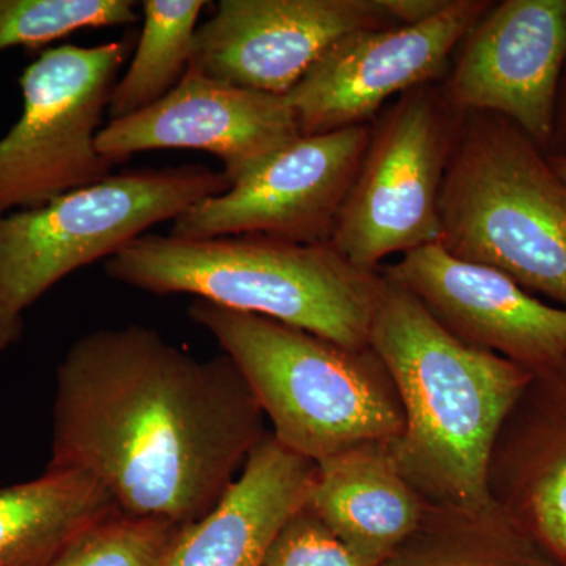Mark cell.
Listing matches in <instances>:
<instances>
[{
	"label": "cell",
	"mask_w": 566,
	"mask_h": 566,
	"mask_svg": "<svg viewBox=\"0 0 566 566\" xmlns=\"http://www.w3.org/2000/svg\"><path fill=\"white\" fill-rule=\"evenodd\" d=\"M385 566H558L493 501L480 509L428 504Z\"/></svg>",
	"instance_id": "19"
},
{
	"label": "cell",
	"mask_w": 566,
	"mask_h": 566,
	"mask_svg": "<svg viewBox=\"0 0 566 566\" xmlns=\"http://www.w3.org/2000/svg\"><path fill=\"white\" fill-rule=\"evenodd\" d=\"M203 0H145L144 28L125 76L115 84L111 120L147 109L177 87L191 66Z\"/></svg>",
	"instance_id": "20"
},
{
	"label": "cell",
	"mask_w": 566,
	"mask_h": 566,
	"mask_svg": "<svg viewBox=\"0 0 566 566\" xmlns=\"http://www.w3.org/2000/svg\"><path fill=\"white\" fill-rule=\"evenodd\" d=\"M118 513L96 480L73 469L0 488V566H50L96 524Z\"/></svg>",
	"instance_id": "18"
},
{
	"label": "cell",
	"mask_w": 566,
	"mask_h": 566,
	"mask_svg": "<svg viewBox=\"0 0 566 566\" xmlns=\"http://www.w3.org/2000/svg\"><path fill=\"white\" fill-rule=\"evenodd\" d=\"M490 9L488 0H450L422 24L364 29L338 41L285 96L301 136L368 125L387 99L430 84Z\"/></svg>",
	"instance_id": "10"
},
{
	"label": "cell",
	"mask_w": 566,
	"mask_h": 566,
	"mask_svg": "<svg viewBox=\"0 0 566 566\" xmlns=\"http://www.w3.org/2000/svg\"><path fill=\"white\" fill-rule=\"evenodd\" d=\"M547 159H549L551 166L556 170L558 177L566 182V156L547 153Z\"/></svg>",
	"instance_id": "26"
},
{
	"label": "cell",
	"mask_w": 566,
	"mask_h": 566,
	"mask_svg": "<svg viewBox=\"0 0 566 566\" xmlns=\"http://www.w3.org/2000/svg\"><path fill=\"white\" fill-rule=\"evenodd\" d=\"M315 476L316 463L270 431L218 504L181 528L167 566H262L286 521L307 504Z\"/></svg>",
	"instance_id": "16"
},
{
	"label": "cell",
	"mask_w": 566,
	"mask_h": 566,
	"mask_svg": "<svg viewBox=\"0 0 566 566\" xmlns=\"http://www.w3.org/2000/svg\"><path fill=\"white\" fill-rule=\"evenodd\" d=\"M439 244L566 308V182L497 115L465 114L447 164Z\"/></svg>",
	"instance_id": "5"
},
{
	"label": "cell",
	"mask_w": 566,
	"mask_h": 566,
	"mask_svg": "<svg viewBox=\"0 0 566 566\" xmlns=\"http://www.w3.org/2000/svg\"><path fill=\"white\" fill-rule=\"evenodd\" d=\"M308 510L356 556L385 566L427 502L398 472L387 444L353 447L316 463Z\"/></svg>",
	"instance_id": "17"
},
{
	"label": "cell",
	"mask_w": 566,
	"mask_h": 566,
	"mask_svg": "<svg viewBox=\"0 0 566 566\" xmlns=\"http://www.w3.org/2000/svg\"><path fill=\"white\" fill-rule=\"evenodd\" d=\"M379 273L415 294L458 340L532 374L566 359V308L539 301L512 277L424 245Z\"/></svg>",
	"instance_id": "14"
},
{
	"label": "cell",
	"mask_w": 566,
	"mask_h": 566,
	"mask_svg": "<svg viewBox=\"0 0 566 566\" xmlns=\"http://www.w3.org/2000/svg\"><path fill=\"white\" fill-rule=\"evenodd\" d=\"M134 0H0V52L136 22Z\"/></svg>",
	"instance_id": "21"
},
{
	"label": "cell",
	"mask_w": 566,
	"mask_h": 566,
	"mask_svg": "<svg viewBox=\"0 0 566 566\" xmlns=\"http://www.w3.org/2000/svg\"><path fill=\"white\" fill-rule=\"evenodd\" d=\"M262 566L375 565L356 556L304 505L275 536Z\"/></svg>",
	"instance_id": "23"
},
{
	"label": "cell",
	"mask_w": 566,
	"mask_h": 566,
	"mask_svg": "<svg viewBox=\"0 0 566 566\" xmlns=\"http://www.w3.org/2000/svg\"><path fill=\"white\" fill-rule=\"evenodd\" d=\"M394 25L381 0H221L197 28L191 66L211 80L286 96L345 36Z\"/></svg>",
	"instance_id": "12"
},
{
	"label": "cell",
	"mask_w": 566,
	"mask_h": 566,
	"mask_svg": "<svg viewBox=\"0 0 566 566\" xmlns=\"http://www.w3.org/2000/svg\"><path fill=\"white\" fill-rule=\"evenodd\" d=\"M566 65V0H505L465 36L442 98L505 118L549 150Z\"/></svg>",
	"instance_id": "11"
},
{
	"label": "cell",
	"mask_w": 566,
	"mask_h": 566,
	"mask_svg": "<svg viewBox=\"0 0 566 566\" xmlns=\"http://www.w3.org/2000/svg\"><path fill=\"white\" fill-rule=\"evenodd\" d=\"M381 277L370 348L405 415L390 457L428 504L485 506L495 438L534 374L458 340L415 294Z\"/></svg>",
	"instance_id": "2"
},
{
	"label": "cell",
	"mask_w": 566,
	"mask_h": 566,
	"mask_svg": "<svg viewBox=\"0 0 566 566\" xmlns=\"http://www.w3.org/2000/svg\"><path fill=\"white\" fill-rule=\"evenodd\" d=\"M226 354L197 359L151 327L85 334L55 375L48 469L92 476L125 515L188 527L270 433Z\"/></svg>",
	"instance_id": "1"
},
{
	"label": "cell",
	"mask_w": 566,
	"mask_h": 566,
	"mask_svg": "<svg viewBox=\"0 0 566 566\" xmlns=\"http://www.w3.org/2000/svg\"><path fill=\"white\" fill-rule=\"evenodd\" d=\"M189 318L218 342L241 371L271 433L297 455L319 463L364 444L400 438L403 408L378 354L193 300Z\"/></svg>",
	"instance_id": "4"
},
{
	"label": "cell",
	"mask_w": 566,
	"mask_h": 566,
	"mask_svg": "<svg viewBox=\"0 0 566 566\" xmlns=\"http://www.w3.org/2000/svg\"><path fill=\"white\" fill-rule=\"evenodd\" d=\"M488 494L566 566V359L535 374L506 416L488 464Z\"/></svg>",
	"instance_id": "15"
},
{
	"label": "cell",
	"mask_w": 566,
	"mask_h": 566,
	"mask_svg": "<svg viewBox=\"0 0 566 566\" xmlns=\"http://www.w3.org/2000/svg\"><path fill=\"white\" fill-rule=\"evenodd\" d=\"M181 528L118 512L74 539L50 566H167Z\"/></svg>",
	"instance_id": "22"
},
{
	"label": "cell",
	"mask_w": 566,
	"mask_h": 566,
	"mask_svg": "<svg viewBox=\"0 0 566 566\" xmlns=\"http://www.w3.org/2000/svg\"><path fill=\"white\" fill-rule=\"evenodd\" d=\"M106 274L158 296L192 294L346 348L370 346L381 273L353 266L331 243L260 234L180 240L145 233L106 260Z\"/></svg>",
	"instance_id": "3"
},
{
	"label": "cell",
	"mask_w": 566,
	"mask_h": 566,
	"mask_svg": "<svg viewBox=\"0 0 566 566\" xmlns=\"http://www.w3.org/2000/svg\"><path fill=\"white\" fill-rule=\"evenodd\" d=\"M371 132L370 125H359L297 137L221 196L182 212L172 222L170 237L260 234L286 243H329Z\"/></svg>",
	"instance_id": "9"
},
{
	"label": "cell",
	"mask_w": 566,
	"mask_h": 566,
	"mask_svg": "<svg viewBox=\"0 0 566 566\" xmlns=\"http://www.w3.org/2000/svg\"><path fill=\"white\" fill-rule=\"evenodd\" d=\"M460 123L431 85L405 93L371 132L329 243L379 273L387 256L439 244V199Z\"/></svg>",
	"instance_id": "8"
},
{
	"label": "cell",
	"mask_w": 566,
	"mask_h": 566,
	"mask_svg": "<svg viewBox=\"0 0 566 566\" xmlns=\"http://www.w3.org/2000/svg\"><path fill=\"white\" fill-rule=\"evenodd\" d=\"M129 51L126 39L62 44L22 71V114L0 139V216L43 207L112 175L96 136Z\"/></svg>",
	"instance_id": "7"
},
{
	"label": "cell",
	"mask_w": 566,
	"mask_h": 566,
	"mask_svg": "<svg viewBox=\"0 0 566 566\" xmlns=\"http://www.w3.org/2000/svg\"><path fill=\"white\" fill-rule=\"evenodd\" d=\"M450 0H381L395 25H416L438 17Z\"/></svg>",
	"instance_id": "24"
},
{
	"label": "cell",
	"mask_w": 566,
	"mask_h": 566,
	"mask_svg": "<svg viewBox=\"0 0 566 566\" xmlns=\"http://www.w3.org/2000/svg\"><path fill=\"white\" fill-rule=\"evenodd\" d=\"M549 148H553L551 155L566 156V95L562 106L557 107L556 126H554V137Z\"/></svg>",
	"instance_id": "25"
},
{
	"label": "cell",
	"mask_w": 566,
	"mask_h": 566,
	"mask_svg": "<svg viewBox=\"0 0 566 566\" xmlns=\"http://www.w3.org/2000/svg\"><path fill=\"white\" fill-rule=\"evenodd\" d=\"M297 137L285 96L211 80L189 66L158 103L103 126L96 148L114 166L142 151L211 153L233 185Z\"/></svg>",
	"instance_id": "13"
},
{
	"label": "cell",
	"mask_w": 566,
	"mask_h": 566,
	"mask_svg": "<svg viewBox=\"0 0 566 566\" xmlns=\"http://www.w3.org/2000/svg\"><path fill=\"white\" fill-rule=\"evenodd\" d=\"M230 186L200 164L128 170L0 216V354L20 340L25 312L55 283Z\"/></svg>",
	"instance_id": "6"
}]
</instances>
